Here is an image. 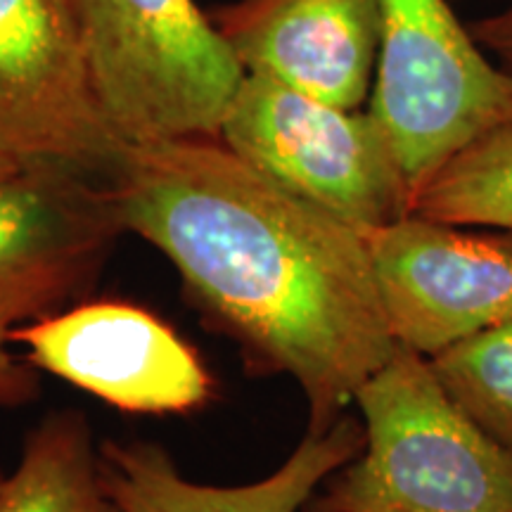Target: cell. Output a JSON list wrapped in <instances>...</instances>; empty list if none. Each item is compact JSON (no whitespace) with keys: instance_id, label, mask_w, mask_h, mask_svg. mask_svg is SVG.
Segmentation results:
<instances>
[{"instance_id":"17","label":"cell","mask_w":512,"mask_h":512,"mask_svg":"<svg viewBox=\"0 0 512 512\" xmlns=\"http://www.w3.org/2000/svg\"><path fill=\"white\" fill-rule=\"evenodd\" d=\"M3 479H5V472H3V470H0V484H3Z\"/></svg>"},{"instance_id":"15","label":"cell","mask_w":512,"mask_h":512,"mask_svg":"<svg viewBox=\"0 0 512 512\" xmlns=\"http://www.w3.org/2000/svg\"><path fill=\"white\" fill-rule=\"evenodd\" d=\"M467 29H470L479 48L496 55V67L512 79V5L503 12H496V15L479 19Z\"/></svg>"},{"instance_id":"1","label":"cell","mask_w":512,"mask_h":512,"mask_svg":"<svg viewBox=\"0 0 512 512\" xmlns=\"http://www.w3.org/2000/svg\"><path fill=\"white\" fill-rule=\"evenodd\" d=\"M105 183L124 233L176 268L185 299L247 373L299 384L309 430L330 427L392 358L366 235L221 138L128 145Z\"/></svg>"},{"instance_id":"2","label":"cell","mask_w":512,"mask_h":512,"mask_svg":"<svg viewBox=\"0 0 512 512\" xmlns=\"http://www.w3.org/2000/svg\"><path fill=\"white\" fill-rule=\"evenodd\" d=\"M354 403L361 453L302 512H512V453L448 396L418 351L396 344Z\"/></svg>"},{"instance_id":"12","label":"cell","mask_w":512,"mask_h":512,"mask_svg":"<svg viewBox=\"0 0 512 512\" xmlns=\"http://www.w3.org/2000/svg\"><path fill=\"white\" fill-rule=\"evenodd\" d=\"M0 512H121L102 484L86 413L62 408L29 432L17 470L0 484Z\"/></svg>"},{"instance_id":"11","label":"cell","mask_w":512,"mask_h":512,"mask_svg":"<svg viewBox=\"0 0 512 512\" xmlns=\"http://www.w3.org/2000/svg\"><path fill=\"white\" fill-rule=\"evenodd\" d=\"M363 422L342 413L325 430H306L283 465L242 486L197 484L150 439H107L102 484L121 512H302L318 486L361 453Z\"/></svg>"},{"instance_id":"10","label":"cell","mask_w":512,"mask_h":512,"mask_svg":"<svg viewBox=\"0 0 512 512\" xmlns=\"http://www.w3.org/2000/svg\"><path fill=\"white\" fill-rule=\"evenodd\" d=\"M211 19L245 74L344 110H358L368 98L380 0H238Z\"/></svg>"},{"instance_id":"4","label":"cell","mask_w":512,"mask_h":512,"mask_svg":"<svg viewBox=\"0 0 512 512\" xmlns=\"http://www.w3.org/2000/svg\"><path fill=\"white\" fill-rule=\"evenodd\" d=\"M370 114L413 195L484 133L512 126V79L446 0H380Z\"/></svg>"},{"instance_id":"3","label":"cell","mask_w":512,"mask_h":512,"mask_svg":"<svg viewBox=\"0 0 512 512\" xmlns=\"http://www.w3.org/2000/svg\"><path fill=\"white\" fill-rule=\"evenodd\" d=\"M93 86L126 145L219 138L245 69L195 0H74Z\"/></svg>"},{"instance_id":"16","label":"cell","mask_w":512,"mask_h":512,"mask_svg":"<svg viewBox=\"0 0 512 512\" xmlns=\"http://www.w3.org/2000/svg\"><path fill=\"white\" fill-rule=\"evenodd\" d=\"M19 164H15V162H10V159H5V157H0V176L3 174H10V171H15Z\"/></svg>"},{"instance_id":"14","label":"cell","mask_w":512,"mask_h":512,"mask_svg":"<svg viewBox=\"0 0 512 512\" xmlns=\"http://www.w3.org/2000/svg\"><path fill=\"white\" fill-rule=\"evenodd\" d=\"M427 361L448 396L512 453V323L463 339Z\"/></svg>"},{"instance_id":"7","label":"cell","mask_w":512,"mask_h":512,"mask_svg":"<svg viewBox=\"0 0 512 512\" xmlns=\"http://www.w3.org/2000/svg\"><path fill=\"white\" fill-rule=\"evenodd\" d=\"M126 147L95 93L74 0H0V157L107 181Z\"/></svg>"},{"instance_id":"8","label":"cell","mask_w":512,"mask_h":512,"mask_svg":"<svg viewBox=\"0 0 512 512\" xmlns=\"http://www.w3.org/2000/svg\"><path fill=\"white\" fill-rule=\"evenodd\" d=\"M12 344L36 370L121 413L188 415L216 392L202 356L174 325L126 299H81L17 328Z\"/></svg>"},{"instance_id":"13","label":"cell","mask_w":512,"mask_h":512,"mask_svg":"<svg viewBox=\"0 0 512 512\" xmlns=\"http://www.w3.org/2000/svg\"><path fill=\"white\" fill-rule=\"evenodd\" d=\"M408 214L512 230V126L484 133L448 159L415 192Z\"/></svg>"},{"instance_id":"5","label":"cell","mask_w":512,"mask_h":512,"mask_svg":"<svg viewBox=\"0 0 512 512\" xmlns=\"http://www.w3.org/2000/svg\"><path fill=\"white\" fill-rule=\"evenodd\" d=\"M121 235L100 178L57 166L0 176V411L41 396V370L15 351V330L86 299Z\"/></svg>"},{"instance_id":"9","label":"cell","mask_w":512,"mask_h":512,"mask_svg":"<svg viewBox=\"0 0 512 512\" xmlns=\"http://www.w3.org/2000/svg\"><path fill=\"white\" fill-rule=\"evenodd\" d=\"M396 344L432 358L512 323V238L467 235L406 214L366 233Z\"/></svg>"},{"instance_id":"6","label":"cell","mask_w":512,"mask_h":512,"mask_svg":"<svg viewBox=\"0 0 512 512\" xmlns=\"http://www.w3.org/2000/svg\"><path fill=\"white\" fill-rule=\"evenodd\" d=\"M219 138L280 188L363 235L411 211V188L370 112L245 74Z\"/></svg>"}]
</instances>
